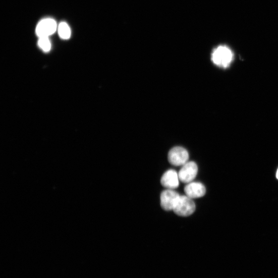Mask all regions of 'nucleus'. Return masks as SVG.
<instances>
[{"label": "nucleus", "instance_id": "1", "mask_svg": "<svg viewBox=\"0 0 278 278\" xmlns=\"http://www.w3.org/2000/svg\"><path fill=\"white\" fill-rule=\"evenodd\" d=\"M234 58L232 49L228 46L220 45L213 50L211 55L213 63L217 66L226 68L233 62Z\"/></svg>", "mask_w": 278, "mask_h": 278}, {"label": "nucleus", "instance_id": "9", "mask_svg": "<svg viewBox=\"0 0 278 278\" xmlns=\"http://www.w3.org/2000/svg\"><path fill=\"white\" fill-rule=\"evenodd\" d=\"M58 33L60 37L63 39H68L71 34V29L66 22H62L58 27Z\"/></svg>", "mask_w": 278, "mask_h": 278}, {"label": "nucleus", "instance_id": "11", "mask_svg": "<svg viewBox=\"0 0 278 278\" xmlns=\"http://www.w3.org/2000/svg\"><path fill=\"white\" fill-rule=\"evenodd\" d=\"M276 178L278 180V169H277V170L276 171Z\"/></svg>", "mask_w": 278, "mask_h": 278}, {"label": "nucleus", "instance_id": "7", "mask_svg": "<svg viewBox=\"0 0 278 278\" xmlns=\"http://www.w3.org/2000/svg\"><path fill=\"white\" fill-rule=\"evenodd\" d=\"M179 174L175 170H170L163 175L161 184L164 188L173 190L179 187Z\"/></svg>", "mask_w": 278, "mask_h": 278}, {"label": "nucleus", "instance_id": "6", "mask_svg": "<svg viewBox=\"0 0 278 278\" xmlns=\"http://www.w3.org/2000/svg\"><path fill=\"white\" fill-rule=\"evenodd\" d=\"M180 195L173 190L163 191L160 196L161 206L166 211L173 210Z\"/></svg>", "mask_w": 278, "mask_h": 278}, {"label": "nucleus", "instance_id": "2", "mask_svg": "<svg viewBox=\"0 0 278 278\" xmlns=\"http://www.w3.org/2000/svg\"><path fill=\"white\" fill-rule=\"evenodd\" d=\"M195 209V204L192 198L187 195L180 196L173 211L179 216H188L194 212Z\"/></svg>", "mask_w": 278, "mask_h": 278}, {"label": "nucleus", "instance_id": "4", "mask_svg": "<svg viewBox=\"0 0 278 278\" xmlns=\"http://www.w3.org/2000/svg\"><path fill=\"white\" fill-rule=\"evenodd\" d=\"M56 21L50 18L41 20L37 25L36 33L39 37H47L53 34L58 29Z\"/></svg>", "mask_w": 278, "mask_h": 278}, {"label": "nucleus", "instance_id": "3", "mask_svg": "<svg viewBox=\"0 0 278 278\" xmlns=\"http://www.w3.org/2000/svg\"><path fill=\"white\" fill-rule=\"evenodd\" d=\"M189 157L188 151L180 146L172 148L168 154L169 162L175 166L184 165L187 162Z\"/></svg>", "mask_w": 278, "mask_h": 278}, {"label": "nucleus", "instance_id": "8", "mask_svg": "<svg viewBox=\"0 0 278 278\" xmlns=\"http://www.w3.org/2000/svg\"><path fill=\"white\" fill-rule=\"evenodd\" d=\"M206 188L200 183H190L185 187V192L191 198L204 196L206 194Z\"/></svg>", "mask_w": 278, "mask_h": 278}, {"label": "nucleus", "instance_id": "10", "mask_svg": "<svg viewBox=\"0 0 278 278\" xmlns=\"http://www.w3.org/2000/svg\"><path fill=\"white\" fill-rule=\"evenodd\" d=\"M38 45L45 52H49L51 48V44L47 37H39Z\"/></svg>", "mask_w": 278, "mask_h": 278}, {"label": "nucleus", "instance_id": "5", "mask_svg": "<svg viewBox=\"0 0 278 278\" xmlns=\"http://www.w3.org/2000/svg\"><path fill=\"white\" fill-rule=\"evenodd\" d=\"M197 172L198 167L194 162H187L179 172V179L183 183L189 184L195 179Z\"/></svg>", "mask_w": 278, "mask_h": 278}]
</instances>
